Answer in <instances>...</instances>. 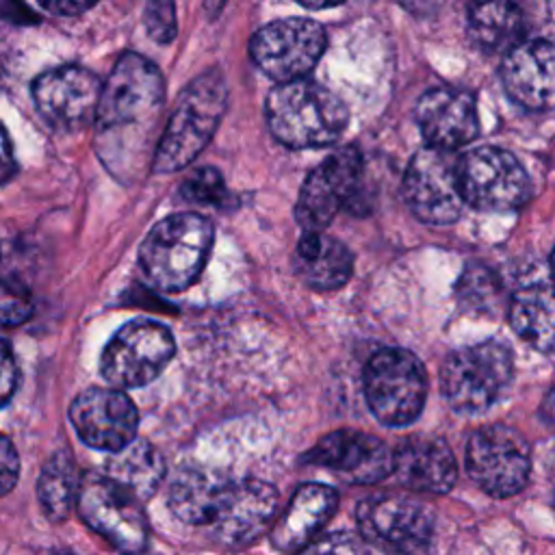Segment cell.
Masks as SVG:
<instances>
[{"label":"cell","mask_w":555,"mask_h":555,"mask_svg":"<svg viewBox=\"0 0 555 555\" xmlns=\"http://www.w3.org/2000/svg\"><path fill=\"white\" fill-rule=\"evenodd\" d=\"M165 104V82L158 67L137 52L117 59L95 113V147L115 173H139L158 147L156 128Z\"/></svg>","instance_id":"cell-1"},{"label":"cell","mask_w":555,"mask_h":555,"mask_svg":"<svg viewBox=\"0 0 555 555\" xmlns=\"http://www.w3.org/2000/svg\"><path fill=\"white\" fill-rule=\"evenodd\" d=\"M280 492L254 477L230 479L204 468L178 473L169 488L171 512L197 527H208L223 546H245L273 522Z\"/></svg>","instance_id":"cell-2"},{"label":"cell","mask_w":555,"mask_h":555,"mask_svg":"<svg viewBox=\"0 0 555 555\" xmlns=\"http://www.w3.org/2000/svg\"><path fill=\"white\" fill-rule=\"evenodd\" d=\"M349 111L327 87L297 78L280 82L267 98L271 134L295 150L334 143L347 128Z\"/></svg>","instance_id":"cell-3"},{"label":"cell","mask_w":555,"mask_h":555,"mask_svg":"<svg viewBox=\"0 0 555 555\" xmlns=\"http://www.w3.org/2000/svg\"><path fill=\"white\" fill-rule=\"evenodd\" d=\"M212 238V223L204 215L176 212L160 219L139 247L145 280L165 293L186 291L199 278Z\"/></svg>","instance_id":"cell-4"},{"label":"cell","mask_w":555,"mask_h":555,"mask_svg":"<svg viewBox=\"0 0 555 555\" xmlns=\"http://www.w3.org/2000/svg\"><path fill=\"white\" fill-rule=\"evenodd\" d=\"M228 104V85L221 72L210 69L186 85L158 141L152 171L173 173L208 145Z\"/></svg>","instance_id":"cell-5"},{"label":"cell","mask_w":555,"mask_h":555,"mask_svg":"<svg viewBox=\"0 0 555 555\" xmlns=\"http://www.w3.org/2000/svg\"><path fill=\"white\" fill-rule=\"evenodd\" d=\"M514 377L507 345L486 340L451 351L440 366V392L460 414H481L503 399Z\"/></svg>","instance_id":"cell-6"},{"label":"cell","mask_w":555,"mask_h":555,"mask_svg":"<svg viewBox=\"0 0 555 555\" xmlns=\"http://www.w3.org/2000/svg\"><path fill=\"white\" fill-rule=\"evenodd\" d=\"M364 397L373 416L388 427L416 421L427 397V375L408 349L386 347L364 366Z\"/></svg>","instance_id":"cell-7"},{"label":"cell","mask_w":555,"mask_h":555,"mask_svg":"<svg viewBox=\"0 0 555 555\" xmlns=\"http://www.w3.org/2000/svg\"><path fill=\"white\" fill-rule=\"evenodd\" d=\"M141 503L108 475L87 473L80 477L76 496L80 518L124 555H141L147 548L150 525Z\"/></svg>","instance_id":"cell-8"},{"label":"cell","mask_w":555,"mask_h":555,"mask_svg":"<svg viewBox=\"0 0 555 555\" xmlns=\"http://www.w3.org/2000/svg\"><path fill=\"white\" fill-rule=\"evenodd\" d=\"M173 351L176 343L169 327L152 319H132L106 343L100 373L113 388H139L165 371Z\"/></svg>","instance_id":"cell-9"},{"label":"cell","mask_w":555,"mask_h":555,"mask_svg":"<svg viewBox=\"0 0 555 555\" xmlns=\"http://www.w3.org/2000/svg\"><path fill=\"white\" fill-rule=\"evenodd\" d=\"M460 156L453 150L423 147L418 150L403 173L401 193L412 215L429 225L453 223L462 208L464 197L460 189Z\"/></svg>","instance_id":"cell-10"},{"label":"cell","mask_w":555,"mask_h":555,"mask_svg":"<svg viewBox=\"0 0 555 555\" xmlns=\"http://www.w3.org/2000/svg\"><path fill=\"white\" fill-rule=\"evenodd\" d=\"M356 520L362 538L390 555H416L434 535L431 509L408 494L366 496L356 509Z\"/></svg>","instance_id":"cell-11"},{"label":"cell","mask_w":555,"mask_h":555,"mask_svg":"<svg viewBox=\"0 0 555 555\" xmlns=\"http://www.w3.org/2000/svg\"><path fill=\"white\" fill-rule=\"evenodd\" d=\"M460 189L468 206L488 212L520 208L529 197V178L518 158L501 147L481 145L460 156Z\"/></svg>","instance_id":"cell-12"},{"label":"cell","mask_w":555,"mask_h":555,"mask_svg":"<svg viewBox=\"0 0 555 555\" xmlns=\"http://www.w3.org/2000/svg\"><path fill=\"white\" fill-rule=\"evenodd\" d=\"M466 470L470 479L492 496H512L527 486L531 447L509 425H486L466 444Z\"/></svg>","instance_id":"cell-13"},{"label":"cell","mask_w":555,"mask_h":555,"mask_svg":"<svg viewBox=\"0 0 555 555\" xmlns=\"http://www.w3.org/2000/svg\"><path fill=\"white\" fill-rule=\"evenodd\" d=\"M325 30L314 20L286 17L262 26L249 43L256 65L278 82L306 78L325 52Z\"/></svg>","instance_id":"cell-14"},{"label":"cell","mask_w":555,"mask_h":555,"mask_svg":"<svg viewBox=\"0 0 555 555\" xmlns=\"http://www.w3.org/2000/svg\"><path fill=\"white\" fill-rule=\"evenodd\" d=\"M362 169L360 152L345 145L310 171L295 204V219L304 232H323L336 212L356 199Z\"/></svg>","instance_id":"cell-15"},{"label":"cell","mask_w":555,"mask_h":555,"mask_svg":"<svg viewBox=\"0 0 555 555\" xmlns=\"http://www.w3.org/2000/svg\"><path fill=\"white\" fill-rule=\"evenodd\" d=\"M102 95L100 80L85 67L63 65L43 72L33 82V98L50 126L76 132L95 119Z\"/></svg>","instance_id":"cell-16"},{"label":"cell","mask_w":555,"mask_h":555,"mask_svg":"<svg viewBox=\"0 0 555 555\" xmlns=\"http://www.w3.org/2000/svg\"><path fill=\"white\" fill-rule=\"evenodd\" d=\"M69 421L85 444L115 453L137 438L139 412L119 388H87L72 401Z\"/></svg>","instance_id":"cell-17"},{"label":"cell","mask_w":555,"mask_h":555,"mask_svg":"<svg viewBox=\"0 0 555 555\" xmlns=\"http://www.w3.org/2000/svg\"><path fill=\"white\" fill-rule=\"evenodd\" d=\"M304 462L330 468L351 483H375L392 473V451L377 436L358 429L325 434Z\"/></svg>","instance_id":"cell-18"},{"label":"cell","mask_w":555,"mask_h":555,"mask_svg":"<svg viewBox=\"0 0 555 555\" xmlns=\"http://www.w3.org/2000/svg\"><path fill=\"white\" fill-rule=\"evenodd\" d=\"M501 80L507 95L522 108H555V43L548 39L518 41L505 52Z\"/></svg>","instance_id":"cell-19"},{"label":"cell","mask_w":555,"mask_h":555,"mask_svg":"<svg viewBox=\"0 0 555 555\" xmlns=\"http://www.w3.org/2000/svg\"><path fill=\"white\" fill-rule=\"evenodd\" d=\"M414 117L431 147L457 150L470 143L479 132V115L473 95L453 87L425 91L416 102Z\"/></svg>","instance_id":"cell-20"},{"label":"cell","mask_w":555,"mask_h":555,"mask_svg":"<svg viewBox=\"0 0 555 555\" xmlns=\"http://www.w3.org/2000/svg\"><path fill=\"white\" fill-rule=\"evenodd\" d=\"M392 473L414 492L444 494L455 486L457 466L442 438L410 436L392 451Z\"/></svg>","instance_id":"cell-21"},{"label":"cell","mask_w":555,"mask_h":555,"mask_svg":"<svg viewBox=\"0 0 555 555\" xmlns=\"http://www.w3.org/2000/svg\"><path fill=\"white\" fill-rule=\"evenodd\" d=\"M338 507V494L325 483H304L291 496L286 509L271 525V542L278 551H299L330 522Z\"/></svg>","instance_id":"cell-22"},{"label":"cell","mask_w":555,"mask_h":555,"mask_svg":"<svg viewBox=\"0 0 555 555\" xmlns=\"http://www.w3.org/2000/svg\"><path fill=\"white\" fill-rule=\"evenodd\" d=\"M295 273L317 291L340 288L353 271L351 251L323 232H304L295 247Z\"/></svg>","instance_id":"cell-23"},{"label":"cell","mask_w":555,"mask_h":555,"mask_svg":"<svg viewBox=\"0 0 555 555\" xmlns=\"http://www.w3.org/2000/svg\"><path fill=\"white\" fill-rule=\"evenodd\" d=\"M512 330L533 349L555 351V286L529 284L514 293L509 301Z\"/></svg>","instance_id":"cell-24"},{"label":"cell","mask_w":555,"mask_h":555,"mask_svg":"<svg viewBox=\"0 0 555 555\" xmlns=\"http://www.w3.org/2000/svg\"><path fill=\"white\" fill-rule=\"evenodd\" d=\"M106 475L139 501H147L165 479V460L152 442L134 438L124 449L111 453Z\"/></svg>","instance_id":"cell-25"},{"label":"cell","mask_w":555,"mask_h":555,"mask_svg":"<svg viewBox=\"0 0 555 555\" xmlns=\"http://www.w3.org/2000/svg\"><path fill=\"white\" fill-rule=\"evenodd\" d=\"M466 17L468 35L481 50L499 52L518 43L522 15L514 0H473Z\"/></svg>","instance_id":"cell-26"},{"label":"cell","mask_w":555,"mask_h":555,"mask_svg":"<svg viewBox=\"0 0 555 555\" xmlns=\"http://www.w3.org/2000/svg\"><path fill=\"white\" fill-rule=\"evenodd\" d=\"M78 473L67 451H56L43 464L37 479V496L41 509L52 522H61L69 516L78 496Z\"/></svg>","instance_id":"cell-27"},{"label":"cell","mask_w":555,"mask_h":555,"mask_svg":"<svg viewBox=\"0 0 555 555\" xmlns=\"http://www.w3.org/2000/svg\"><path fill=\"white\" fill-rule=\"evenodd\" d=\"M457 299L470 310L490 312L499 297V280L483 264H468L455 286Z\"/></svg>","instance_id":"cell-28"},{"label":"cell","mask_w":555,"mask_h":555,"mask_svg":"<svg viewBox=\"0 0 555 555\" xmlns=\"http://www.w3.org/2000/svg\"><path fill=\"white\" fill-rule=\"evenodd\" d=\"M180 193L184 199L195 202V204H212V206H223L230 197L225 182L221 173L212 167H202L195 169L180 186Z\"/></svg>","instance_id":"cell-29"},{"label":"cell","mask_w":555,"mask_h":555,"mask_svg":"<svg viewBox=\"0 0 555 555\" xmlns=\"http://www.w3.org/2000/svg\"><path fill=\"white\" fill-rule=\"evenodd\" d=\"M30 314L33 304L28 293L0 280V332L22 325Z\"/></svg>","instance_id":"cell-30"},{"label":"cell","mask_w":555,"mask_h":555,"mask_svg":"<svg viewBox=\"0 0 555 555\" xmlns=\"http://www.w3.org/2000/svg\"><path fill=\"white\" fill-rule=\"evenodd\" d=\"M297 555H366V551L360 540L349 533H327L301 546Z\"/></svg>","instance_id":"cell-31"},{"label":"cell","mask_w":555,"mask_h":555,"mask_svg":"<svg viewBox=\"0 0 555 555\" xmlns=\"http://www.w3.org/2000/svg\"><path fill=\"white\" fill-rule=\"evenodd\" d=\"M145 26L150 35L167 43L176 35V11H173V0H150L145 9Z\"/></svg>","instance_id":"cell-32"},{"label":"cell","mask_w":555,"mask_h":555,"mask_svg":"<svg viewBox=\"0 0 555 555\" xmlns=\"http://www.w3.org/2000/svg\"><path fill=\"white\" fill-rule=\"evenodd\" d=\"M20 477V455L13 442L0 431V496L9 494Z\"/></svg>","instance_id":"cell-33"},{"label":"cell","mask_w":555,"mask_h":555,"mask_svg":"<svg viewBox=\"0 0 555 555\" xmlns=\"http://www.w3.org/2000/svg\"><path fill=\"white\" fill-rule=\"evenodd\" d=\"M17 388V366L4 340H0V410L11 401Z\"/></svg>","instance_id":"cell-34"},{"label":"cell","mask_w":555,"mask_h":555,"mask_svg":"<svg viewBox=\"0 0 555 555\" xmlns=\"http://www.w3.org/2000/svg\"><path fill=\"white\" fill-rule=\"evenodd\" d=\"M37 2L54 15H78L91 9L98 0H37Z\"/></svg>","instance_id":"cell-35"},{"label":"cell","mask_w":555,"mask_h":555,"mask_svg":"<svg viewBox=\"0 0 555 555\" xmlns=\"http://www.w3.org/2000/svg\"><path fill=\"white\" fill-rule=\"evenodd\" d=\"M13 171H15V160H13L11 143H9L4 128L0 126V182L9 180L13 176Z\"/></svg>","instance_id":"cell-36"},{"label":"cell","mask_w":555,"mask_h":555,"mask_svg":"<svg viewBox=\"0 0 555 555\" xmlns=\"http://www.w3.org/2000/svg\"><path fill=\"white\" fill-rule=\"evenodd\" d=\"M397 2H399L405 11H410L412 15L427 17V15L436 13L444 0H397Z\"/></svg>","instance_id":"cell-37"},{"label":"cell","mask_w":555,"mask_h":555,"mask_svg":"<svg viewBox=\"0 0 555 555\" xmlns=\"http://www.w3.org/2000/svg\"><path fill=\"white\" fill-rule=\"evenodd\" d=\"M297 2L308 7V9H327V7H336V4H340L345 0H297Z\"/></svg>","instance_id":"cell-38"},{"label":"cell","mask_w":555,"mask_h":555,"mask_svg":"<svg viewBox=\"0 0 555 555\" xmlns=\"http://www.w3.org/2000/svg\"><path fill=\"white\" fill-rule=\"evenodd\" d=\"M551 273H553V278H555V247H553V251H551Z\"/></svg>","instance_id":"cell-39"}]
</instances>
